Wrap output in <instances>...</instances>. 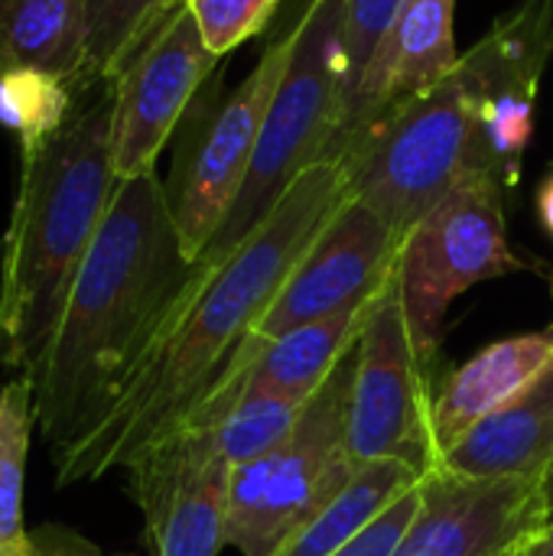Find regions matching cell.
Returning a JSON list of instances; mask_svg holds the SVG:
<instances>
[{
	"label": "cell",
	"instance_id": "cell-9",
	"mask_svg": "<svg viewBox=\"0 0 553 556\" xmlns=\"http://www.w3.org/2000/svg\"><path fill=\"white\" fill-rule=\"evenodd\" d=\"M433 397L427 394L424 365L414 352L398 264L375 293L362 336L349 407V459L355 469L368 463H401L414 476H430L440 463L433 443Z\"/></svg>",
	"mask_w": 553,
	"mask_h": 556
},
{
	"label": "cell",
	"instance_id": "cell-4",
	"mask_svg": "<svg viewBox=\"0 0 553 556\" xmlns=\"http://www.w3.org/2000/svg\"><path fill=\"white\" fill-rule=\"evenodd\" d=\"M345 0H303L293 16L290 59L267 104L244 186L199 261L235 251L316 163L332 156L345 111Z\"/></svg>",
	"mask_w": 553,
	"mask_h": 556
},
{
	"label": "cell",
	"instance_id": "cell-25",
	"mask_svg": "<svg viewBox=\"0 0 553 556\" xmlns=\"http://www.w3.org/2000/svg\"><path fill=\"white\" fill-rule=\"evenodd\" d=\"M209 49L222 59L251 36H257L280 0H186Z\"/></svg>",
	"mask_w": 553,
	"mask_h": 556
},
{
	"label": "cell",
	"instance_id": "cell-16",
	"mask_svg": "<svg viewBox=\"0 0 553 556\" xmlns=\"http://www.w3.org/2000/svg\"><path fill=\"white\" fill-rule=\"evenodd\" d=\"M437 469L482 482H544L553 472V368L463 433Z\"/></svg>",
	"mask_w": 553,
	"mask_h": 556
},
{
	"label": "cell",
	"instance_id": "cell-27",
	"mask_svg": "<svg viewBox=\"0 0 553 556\" xmlns=\"http://www.w3.org/2000/svg\"><path fill=\"white\" fill-rule=\"evenodd\" d=\"M0 556H98V551L91 544H85L81 538H75V534L52 531V534H42V538L20 534L13 541H3Z\"/></svg>",
	"mask_w": 553,
	"mask_h": 556
},
{
	"label": "cell",
	"instance_id": "cell-18",
	"mask_svg": "<svg viewBox=\"0 0 553 556\" xmlns=\"http://www.w3.org/2000/svg\"><path fill=\"white\" fill-rule=\"evenodd\" d=\"M372 300L345 306L316 323L297 326L274 342L248 336L238 349L248 381L297 401H310L326 384L345 349L362 336Z\"/></svg>",
	"mask_w": 553,
	"mask_h": 556
},
{
	"label": "cell",
	"instance_id": "cell-10",
	"mask_svg": "<svg viewBox=\"0 0 553 556\" xmlns=\"http://www.w3.org/2000/svg\"><path fill=\"white\" fill-rule=\"evenodd\" d=\"M124 469L153 556H218L228 547L231 463L202 414L156 437Z\"/></svg>",
	"mask_w": 553,
	"mask_h": 556
},
{
	"label": "cell",
	"instance_id": "cell-12",
	"mask_svg": "<svg viewBox=\"0 0 553 556\" xmlns=\"http://www.w3.org/2000/svg\"><path fill=\"white\" fill-rule=\"evenodd\" d=\"M553 59V0H521L460 55L473 91L486 176L515 186L535 134V104Z\"/></svg>",
	"mask_w": 553,
	"mask_h": 556
},
{
	"label": "cell",
	"instance_id": "cell-8",
	"mask_svg": "<svg viewBox=\"0 0 553 556\" xmlns=\"http://www.w3.org/2000/svg\"><path fill=\"white\" fill-rule=\"evenodd\" d=\"M502 189L492 176H473L401 238L398 287L420 365L437 355L456 296L476 283L525 270L508 244Z\"/></svg>",
	"mask_w": 553,
	"mask_h": 556
},
{
	"label": "cell",
	"instance_id": "cell-19",
	"mask_svg": "<svg viewBox=\"0 0 553 556\" xmlns=\"http://www.w3.org/2000/svg\"><path fill=\"white\" fill-rule=\"evenodd\" d=\"M91 0H0V75L49 72L81 85Z\"/></svg>",
	"mask_w": 553,
	"mask_h": 556
},
{
	"label": "cell",
	"instance_id": "cell-29",
	"mask_svg": "<svg viewBox=\"0 0 553 556\" xmlns=\"http://www.w3.org/2000/svg\"><path fill=\"white\" fill-rule=\"evenodd\" d=\"M521 556H553V515L548 518V525L525 544Z\"/></svg>",
	"mask_w": 553,
	"mask_h": 556
},
{
	"label": "cell",
	"instance_id": "cell-24",
	"mask_svg": "<svg viewBox=\"0 0 553 556\" xmlns=\"http://www.w3.org/2000/svg\"><path fill=\"white\" fill-rule=\"evenodd\" d=\"M407 0H345L342 49H345V104L362 85L381 39L394 26ZM345 114V111H342Z\"/></svg>",
	"mask_w": 553,
	"mask_h": 556
},
{
	"label": "cell",
	"instance_id": "cell-23",
	"mask_svg": "<svg viewBox=\"0 0 553 556\" xmlns=\"http://www.w3.org/2000/svg\"><path fill=\"white\" fill-rule=\"evenodd\" d=\"M163 16V0H91V36L85 78H114L124 59L140 46V39Z\"/></svg>",
	"mask_w": 553,
	"mask_h": 556
},
{
	"label": "cell",
	"instance_id": "cell-32",
	"mask_svg": "<svg viewBox=\"0 0 553 556\" xmlns=\"http://www.w3.org/2000/svg\"><path fill=\"white\" fill-rule=\"evenodd\" d=\"M518 556H521V554H518Z\"/></svg>",
	"mask_w": 553,
	"mask_h": 556
},
{
	"label": "cell",
	"instance_id": "cell-11",
	"mask_svg": "<svg viewBox=\"0 0 553 556\" xmlns=\"http://www.w3.org/2000/svg\"><path fill=\"white\" fill-rule=\"evenodd\" d=\"M209 49L189 3L169 10L114 72V169L130 179L156 169V156L176 137L186 111L215 78Z\"/></svg>",
	"mask_w": 553,
	"mask_h": 556
},
{
	"label": "cell",
	"instance_id": "cell-15",
	"mask_svg": "<svg viewBox=\"0 0 553 556\" xmlns=\"http://www.w3.org/2000/svg\"><path fill=\"white\" fill-rule=\"evenodd\" d=\"M456 0H407L345 104L329 160H339L378 117L443 81L460 62Z\"/></svg>",
	"mask_w": 553,
	"mask_h": 556
},
{
	"label": "cell",
	"instance_id": "cell-6",
	"mask_svg": "<svg viewBox=\"0 0 553 556\" xmlns=\"http://www.w3.org/2000/svg\"><path fill=\"white\" fill-rule=\"evenodd\" d=\"M355 362L359 339L345 349L326 384L306 401L284 443L231 469L228 547L241 556L274 554L355 476L349 459Z\"/></svg>",
	"mask_w": 553,
	"mask_h": 556
},
{
	"label": "cell",
	"instance_id": "cell-26",
	"mask_svg": "<svg viewBox=\"0 0 553 556\" xmlns=\"http://www.w3.org/2000/svg\"><path fill=\"white\" fill-rule=\"evenodd\" d=\"M417 505H420V482L411 492H404L394 505H388L345 551H339L336 556H391L394 547L401 544L404 531L411 528Z\"/></svg>",
	"mask_w": 553,
	"mask_h": 556
},
{
	"label": "cell",
	"instance_id": "cell-22",
	"mask_svg": "<svg viewBox=\"0 0 553 556\" xmlns=\"http://www.w3.org/2000/svg\"><path fill=\"white\" fill-rule=\"evenodd\" d=\"M33 430H36L33 378L16 375L0 384V544L26 534L23 485H26Z\"/></svg>",
	"mask_w": 553,
	"mask_h": 556
},
{
	"label": "cell",
	"instance_id": "cell-20",
	"mask_svg": "<svg viewBox=\"0 0 553 556\" xmlns=\"http://www.w3.org/2000/svg\"><path fill=\"white\" fill-rule=\"evenodd\" d=\"M417 482L420 476L401 463H368L355 469L349 485L306 518L271 556H336Z\"/></svg>",
	"mask_w": 553,
	"mask_h": 556
},
{
	"label": "cell",
	"instance_id": "cell-30",
	"mask_svg": "<svg viewBox=\"0 0 553 556\" xmlns=\"http://www.w3.org/2000/svg\"><path fill=\"white\" fill-rule=\"evenodd\" d=\"M544 495H548V511L553 515V472L544 479Z\"/></svg>",
	"mask_w": 553,
	"mask_h": 556
},
{
	"label": "cell",
	"instance_id": "cell-21",
	"mask_svg": "<svg viewBox=\"0 0 553 556\" xmlns=\"http://www.w3.org/2000/svg\"><path fill=\"white\" fill-rule=\"evenodd\" d=\"M78 98V85L49 75V72H3L0 75V127L10 130L20 143V153H29L52 140Z\"/></svg>",
	"mask_w": 553,
	"mask_h": 556
},
{
	"label": "cell",
	"instance_id": "cell-3",
	"mask_svg": "<svg viewBox=\"0 0 553 556\" xmlns=\"http://www.w3.org/2000/svg\"><path fill=\"white\" fill-rule=\"evenodd\" d=\"M114 78L78 85L65 127L20 153L0 261V368L33 375L117 189Z\"/></svg>",
	"mask_w": 553,
	"mask_h": 556
},
{
	"label": "cell",
	"instance_id": "cell-14",
	"mask_svg": "<svg viewBox=\"0 0 553 556\" xmlns=\"http://www.w3.org/2000/svg\"><path fill=\"white\" fill-rule=\"evenodd\" d=\"M544 482H482L433 469L391 556H518L548 525Z\"/></svg>",
	"mask_w": 553,
	"mask_h": 556
},
{
	"label": "cell",
	"instance_id": "cell-17",
	"mask_svg": "<svg viewBox=\"0 0 553 556\" xmlns=\"http://www.w3.org/2000/svg\"><path fill=\"white\" fill-rule=\"evenodd\" d=\"M548 368H553V329L512 336L492 342L463 362L433 397V443L443 456L479 420L525 394Z\"/></svg>",
	"mask_w": 553,
	"mask_h": 556
},
{
	"label": "cell",
	"instance_id": "cell-7",
	"mask_svg": "<svg viewBox=\"0 0 553 556\" xmlns=\"http://www.w3.org/2000/svg\"><path fill=\"white\" fill-rule=\"evenodd\" d=\"M290 39L293 23L267 42L257 65L231 91H222L215 75L176 130L163 192L189 264L209 251L244 186L267 104L290 59Z\"/></svg>",
	"mask_w": 553,
	"mask_h": 556
},
{
	"label": "cell",
	"instance_id": "cell-5",
	"mask_svg": "<svg viewBox=\"0 0 553 556\" xmlns=\"http://www.w3.org/2000/svg\"><path fill=\"white\" fill-rule=\"evenodd\" d=\"M339 160L352 195L401 238L460 182L486 176L476 104L460 65L424 94L378 117Z\"/></svg>",
	"mask_w": 553,
	"mask_h": 556
},
{
	"label": "cell",
	"instance_id": "cell-13",
	"mask_svg": "<svg viewBox=\"0 0 553 556\" xmlns=\"http://www.w3.org/2000/svg\"><path fill=\"white\" fill-rule=\"evenodd\" d=\"M398 248L401 235L375 208L349 195L297 261L251 336L274 342L297 326L372 300L391 277Z\"/></svg>",
	"mask_w": 553,
	"mask_h": 556
},
{
	"label": "cell",
	"instance_id": "cell-2",
	"mask_svg": "<svg viewBox=\"0 0 553 556\" xmlns=\"http://www.w3.org/2000/svg\"><path fill=\"white\" fill-rule=\"evenodd\" d=\"M189 274L156 169L121 179L29 375L36 427L52 456L104 414Z\"/></svg>",
	"mask_w": 553,
	"mask_h": 556
},
{
	"label": "cell",
	"instance_id": "cell-1",
	"mask_svg": "<svg viewBox=\"0 0 553 556\" xmlns=\"http://www.w3.org/2000/svg\"><path fill=\"white\" fill-rule=\"evenodd\" d=\"M349 195L342 160H323L287 189L235 251L218 261H196L104 414L55 453L59 485L95 482L124 469L143 446L183 424Z\"/></svg>",
	"mask_w": 553,
	"mask_h": 556
},
{
	"label": "cell",
	"instance_id": "cell-28",
	"mask_svg": "<svg viewBox=\"0 0 553 556\" xmlns=\"http://www.w3.org/2000/svg\"><path fill=\"white\" fill-rule=\"evenodd\" d=\"M538 218H541L544 231L553 238V169L544 176V182L538 189Z\"/></svg>",
	"mask_w": 553,
	"mask_h": 556
},
{
	"label": "cell",
	"instance_id": "cell-31",
	"mask_svg": "<svg viewBox=\"0 0 553 556\" xmlns=\"http://www.w3.org/2000/svg\"><path fill=\"white\" fill-rule=\"evenodd\" d=\"M186 0H163V16L169 13V10H176V7H183Z\"/></svg>",
	"mask_w": 553,
	"mask_h": 556
}]
</instances>
